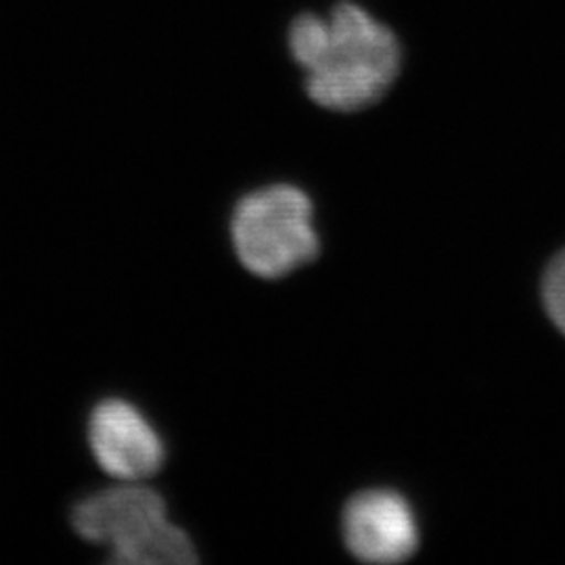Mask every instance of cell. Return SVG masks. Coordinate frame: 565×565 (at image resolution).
<instances>
[{
	"label": "cell",
	"instance_id": "cell-1",
	"mask_svg": "<svg viewBox=\"0 0 565 565\" xmlns=\"http://www.w3.org/2000/svg\"><path fill=\"white\" fill-rule=\"evenodd\" d=\"M289 51L306 72L308 97L342 114L380 102L403 65L396 34L354 2H340L327 18L300 15L289 30Z\"/></svg>",
	"mask_w": 565,
	"mask_h": 565
},
{
	"label": "cell",
	"instance_id": "cell-2",
	"mask_svg": "<svg viewBox=\"0 0 565 565\" xmlns=\"http://www.w3.org/2000/svg\"><path fill=\"white\" fill-rule=\"evenodd\" d=\"M84 541L109 548V559L124 565H189L198 562L195 546L166 515L162 497L124 482L81 501L72 513Z\"/></svg>",
	"mask_w": 565,
	"mask_h": 565
},
{
	"label": "cell",
	"instance_id": "cell-3",
	"mask_svg": "<svg viewBox=\"0 0 565 565\" xmlns=\"http://www.w3.org/2000/svg\"><path fill=\"white\" fill-rule=\"evenodd\" d=\"M243 266L263 279H281L312 263L319 235L310 198L294 184H270L245 195L231 223Z\"/></svg>",
	"mask_w": 565,
	"mask_h": 565
},
{
	"label": "cell",
	"instance_id": "cell-4",
	"mask_svg": "<svg viewBox=\"0 0 565 565\" xmlns=\"http://www.w3.org/2000/svg\"><path fill=\"white\" fill-rule=\"evenodd\" d=\"M88 445L111 478L142 482L163 465L162 438L135 404L109 398L95 406L88 419Z\"/></svg>",
	"mask_w": 565,
	"mask_h": 565
},
{
	"label": "cell",
	"instance_id": "cell-5",
	"mask_svg": "<svg viewBox=\"0 0 565 565\" xmlns=\"http://www.w3.org/2000/svg\"><path fill=\"white\" fill-rule=\"evenodd\" d=\"M343 539L354 557L366 564H398L419 545L413 507L394 490H364L343 511Z\"/></svg>",
	"mask_w": 565,
	"mask_h": 565
},
{
	"label": "cell",
	"instance_id": "cell-6",
	"mask_svg": "<svg viewBox=\"0 0 565 565\" xmlns=\"http://www.w3.org/2000/svg\"><path fill=\"white\" fill-rule=\"evenodd\" d=\"M543 298L548 317L565 333V252L546 270Z\"/></svg>",
	"mask_w": 565,
	"mask_h": 565
}]
</instances>
